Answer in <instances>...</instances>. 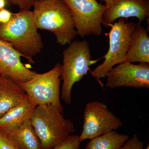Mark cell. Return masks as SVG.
<instances>
[{
	"label": "cell",
	"instance_id": "obj_1",
	"mask_svg": "<svg viewBox=\"0 0 149 149\" xmlns=\"http://www.w3.org/2000/svg\"><path fill=\"white\" fill-rule=\"evenodd\" d=\"M33 19L32 11L20 10L13 13L9 22L0 24V39L11 44L31 63L44 48L42 37Z\"/></svg>",
	"mask_w": 149,
	"mask_h": 149
},
{
	"label": "cell",
	"instance_id": "obj_2",
	"mask_svg": "<svg viewBox=\"0 0 149 149\" xmlns=\"http://www.w3.org/2000/svg\"><path fill=\"white\" fill-rule=\"evenodd\" d=\"M33 7V19L38 29L53 33L61 46L72 42L77 32L71 12L63 0H37Z\"/></svg>",
	"mask_w": 149,
	"mask_h": 149
},
{
	"label": "cell",
	"instance_id": "obj_3",
	"mask_svg": "<svg viewBox=\"0 0 149 149\" xmlns=\"http://www.w3.org/2000/svg\"><path fill=\"white\" fill-rule=\"evenodd\" d=\"M63 113L51 104L35 107L30 119L43 149H53L74 132L73 122Z\"/></svg>",
	"mask_w": 149,
	"mask_h": 149
},
{
	"label": "cell",
	"instance_id": "obj_4",
	"mask_svg": "<svg viewBox=\"0 0 149 149\" xmlns=\"http://www.w3.org/2000/svg\"><path fill=\"white\" fill-rule=\"evenodd\" d=\"M63 52L61 78L63 84L61 97L65 103L70 104L71 91L74 83L88 74L90 66L99 59L93 60L90 46L86 40L72 41Z\"/></svg>",
	"mask_w": 149,
	"mask_h": 149
},
{
	"label": "cell",
	"instance_id": "obj_5",
	"mask_svg": "<svg viewBox=\"0 0 149 149\" xmlns=\"http://www.w3.org/2000/svg\"><path fill=\"white\" fill-rule=\"evenodd\" d=\"M61 70L62 64L57 63L48 72H37L28 81L17 83L36 106L51 104L63 113L60 90Z\"/></svg>",
	"mask_w": 149,
	"mask_h": 149
},
{
	"label": "cell",
	"instance_id": "obj_6",
	"mask_svg": "<svg viewBox=\"0 0 149 149\" xmlns=\"http://www.w3.org/2000/svg\"><path fill=\"white\" fill-rule=\"evenodd\" d=\"M137 24L127 22L123 18L111 24L108 33L109 47L107 53L103 57L104 61L92 72L93 76L98 79L106 77L107 74L116 65L125 61L128 50L131 34L136 29Z\"/></svg>",
	"mask_w": 149,
	"mask_h": 149
},
{
	"label": "cell",
	"instance_id": "obj_7",
	"mask_svg": "<svg viewBox=\"0 0 149 149\" xmlns=\"http://www.w3.org/2000/svg\"><path fill=\"white\" fill-rule=\"evenodd\" d=\"M71 12L77 35L83 38L100 36L103 16L108 6L96 0H63Z\"/></svg>",
	"mask_w": 149,
	"mask_h": 149
},
{
	"label": "cell",
	"instance_id": "obj_8",
	"mask_svg": "<svg viewBox=\"0 0 149 149\" xmlns=\"http://www.w3.org/2000/svg\"><path fill=\"white\" fill-rule=\"evenodd\" d=\"M123 125L121 119L110 111L107 105L94 101L87 103L83 113V125L79 136L80 143L87 139L92 140Z\"/></svg>",
	"mask_w": 149,
	"mask_h": 149
},
{
	"label": "cell",
	"instance_id": "obj_9",
	"mask_svg": "<svg viewBox=\"0 0 149 149\" xmlns=\"http://www.w3.org/2000/svg\"><path fill=\"white\" fill-rule=\"evenodd\" d=\"M106 86L111 89L119 87L149 88V63L134 64L124 62L113 67L106 75Z\"/></svg>",
	"mask_w": 149,
	"mask_h": 149
},
{
	"label": "cell",
	"instance_id": "obj_10",
	"mask_svg": "<svg viewBox=\"0 0 149 149\" xmlns=\"http://www.w3.org/2000/svg\"><path fill=\"white\" fill-rule=\"evenodd\" d=\"M23 56L11 44L0 39V74L16 82L28 81L37 72L30 70L21 61Z\"/></svg>",
	"mask_w": 149,
	"mask_h": 149
},
{
	"label": "cell",
	"instance_id": "obj_11",
	"mask_svg": "<svg viewBox=\"0 0 149 149\" xmlns=\"http://www.w3.org/2000/svg\"><path fill=\"white\" fill-rule=\"evenodd\" d=\"M149 17V0H114L107 9L102 18L105 27H110L117 19L136 17L139 24Z\"/></svg>",
	"mask_w": 149,
	"mask_h": 149
},
{
	"label": "cell",
	"instance_id": "obj_12",
	"mask_svg": "<svg viewBox=\"0 0 149 149\" xmlns=\"http://www.w3.org/2000/svg\"><path fill=\"white\" fill-rule=\"evenodd\" d=\"M125 62L149 63V37L148 30L141 24L137 23L136 29L131 34Z\"/></svg>",
	"mask_w": 149,
	"mask_h": 149
},
{
	"label": "cell",
	"instance_id": "obj_13",
	"mask_svg": "<svg viewBox=\"0 0 149 149\" xmlns=\"http://www.w3.org/2000/svg\"><path fill=\"white\" fill-rule=\"evenodd\" d=\"M27 96L17 82L0 74V118L21 102Z\"/></svg>",
	"mask_w": 149,
	"mask_h": 149
},
{
	"label": "cell",
	"instance_id": "obj_14",
	"mask_svg": "<svg viewBox=\"0 0 149 149\" xmlns=\"http://www.w3.org/2000/svg\"><path fill=\"white\" fill-rule=\"evenodd\" d=\"M37 106L28 96L0 118V130L6 131L19 126L30 119Z\"/></svg>",
	"mask_w": 149,
	"mask_h": 149
},
{
	"label": "cell",
	"instance_id": "obj_15",
	"mask_svg": "<svg viewBox=\"0 0 149 149\" xmlns=\"http://www.w3.org/2000/svg\"><path fill=\"white\" fill-rule=\"evenodd\" d=\"M1 131L6 134L19 148L43 149L30 119L26 120L16 128Z\"/></svg>",
	"mask_w": 149,
	"mask_h": 149
},
{
	"label": "cell",
	"instance_id": "obj_16",
	"mask_svg": "<svg viewBox=\"0 0 149 149\" xmlns=\"http://www.w3.org/2000/svg\"><path fill=\"white\" fill-rule=\"evenodd\" d=\"M129 139L128 135L113 130L91 140L86 149H120Z\"/></svg>",
	"mask_w": 149,
	"mask_h": 149
},
{
	"label": "cell",
	"instance_id": "obj_17",
	"mask_svg": "<svg viewBox=\"0 0 149 149\" xmlns=\"http://www.w3.org/2000/svg\"><path fill=\"white\" fill-rule=\"evenodd\" d=\"M80 144L79 136L71 135L61 143L52 149H79Z\"/></svg>",
	"mask_w": 149,
	"mask_h": 149
},
{
	"label": "cell",
	"instance_id": "obj_18",
	"mask_svg": "<svg viewBox=\"0 0 149 149\" xmlns=\"http://www.w3.org/2000/svg\"><path fill=\"white\" fill-rule=\"evenodd\" d=\"M144 147V142L135 134L127 140L120 149H143Z\"/></svg>",
	"mask_w": 149,
	"mask_h": 149
},
{
	"label": "cell",
	"instance_id": "obj_19",
	"mask_svg": "<svg viewBox=\"0 0 149 149\" xmlns=\"http://www.w3.org/2000/svg\"><path fill=\"white\" fill-rule=\"evenodd\" d=\"M0 149H20L19 148L6 134L0 131Z\"/></svg>",
	"mask_w": 149,
	"mask_h": 149
},
{
	"label": "cell",
	"instance_id": "obj_20",
	"mask_svg": "<svg viewBox=\"0 0 149 149\" xmlns=\"http://www.w3.org/2000/svg\"><path fill=\"white\" fill-rule=\"evenodd\" d=\"M37 0H9V3L18 6L20 10H29Z\"/></svg>",
	"mask_w": 149,
	"mask_h": 149
},
{
	"label": "cell",
	"instance_id": "obj_21",
	"mask_svg": "<svg viewBox=\"0 0 149 149\" xmlns=\"http://www.w3.org/2000/svg\"><path fill=\"white\" fill-rule=\"evenodd\" d=\"M13 13L5 8L0 10V24H5L9 22Z\"/></svg>",
	"mask_w": 149,
	"mask_h": 149
},
{
	"label": "cell",
	"instance_id": "obj_22",
	"mask_svg": "<svg viewBox=\"0 0 149 149\" xmlns=\"http://www.w3.org/2000/svg\"><path fill=\"white\" fill-rule=\"evenodd\" d=\"M7 4L8 3L6 0H0V10L4 8Z\"/></svg>",
	"mask_w": 149,
	"mask_h": 149
},
{
	"label": "cell",
	"instance_id": "obj_23",
	"mask_svg": "<svg viewBox=\"0 0 149 149\" xmlns=\"http://www.w3.org/2000/svg\"><path fill=\"white\" fill-rule=\"evenodd\" d=\"M102 1H104L106 3V5L109 7L111 4L114 0H102Z\"/></svg>",
	"mask_w": 149,
	"mask_h": 149
},
{
	"label": "cell",
	"instance_id": "obj_24",
	"mask_svg": "<svg viewBox=\"0 0 149 149\" xmlns=\"http://www.w3.org/2000/svg\"><path fill=\"white\" fill-rule=\"evenodd\" d=\"M145 149H149V144H148V146L147 147V148H146Z\"/></svg>",
	"mask_w": 149,
	"mask_h": 149
},
{
	"label": "cell",
	"instance_id": "obj_25",
	"mask_svg": "<svg viewBox=\"0 0 149 149\" xmlns=\"http://www.w3.org/2000/svg\"><path fill=\"white\" fill-rule=\"evenodd\" d=\"M7 1L8 3V4H9V0H6Z\"/></svg>",
	"mask_w": 149,
	"mask_h": 149
},
{
	"label": "cell",
	"instance_id": "obj_26",
	"mask_svg": "<svg viewBox=\"0 0 149 149\" xmlns=\"http://www.w3.org/2000/svg\"><path fill=\"white\" fill-rule=\"evenodd\" d=\"M38 1H43V0H38Z\"/></svg>",
	"mask_w": 149,
	"mask_h": 149
}]
</instances>
